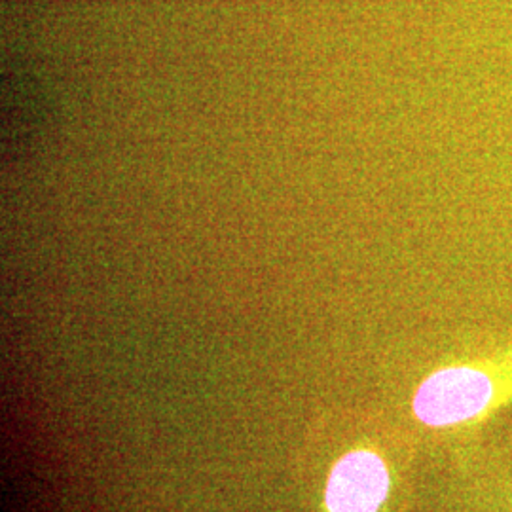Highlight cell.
Returning <instances> with one entry per match:
<instances>
[{
	"mask_svg": "<svg viewBox=\"0 0 512 512\" xmlns=\"http://www.w3.org/2000/svg\"><path fill=\"white\" fill-rule=\"evenodd\" d=\"M512 391V348L480 361L442 366L414 393V416L427 427H454L478 420Z\"/></svg>",
	"mask_w": 512,
	"mask_h": 512,
	"instance_id": "6da1fadb",
	"label": "cell"
},
{
	"mask_svg": "<svg viewBox=\"0 0 512 512\" xmlns=\"http://www.w3.org/2000/svg\"><path fill=\"white\" fill-rule=\"evenodd\" d=\"M391 486L387 461L372 448H355L332 465L321 512H382Z\"/></svg>",
	"mask_w": 512,
	"mask_h": 512,
	"instance_id": "7a4b0ae2",
	"label": "cell"
}]
</instances>
